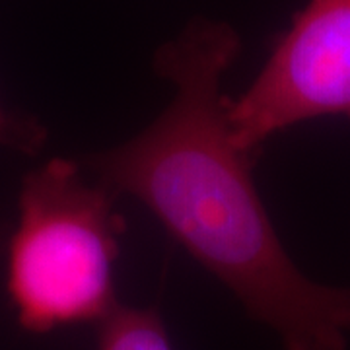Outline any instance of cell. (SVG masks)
<instances>
[{
  "instance_id": "cell-1",
  "label": "cell",
  "mask_w": 350,
  "mask_h": 350,
  "mask_svg": "<svg viewBox=\"0 0 350 350\" xmlns=\"http://www.w3.org/2000/svg\"><path fill=\"white\" fill-rule=\"evenodd\" d=\"M241 51L222 20L195 18L154 55L174 100L123 144L84 167L113 197L131 195L213 273L284 350H347L350 290L310 280L288 257L234 142L222 80Z\"/></svg>"
},
{
  "instance_id": "cell-2",
  "label": "cell",
  "mask_w": 350,
  "mask_h": 350,
  "mask_svg": "<svg viewBox=\"0 0 350 350\" xmlns=\"http://www.w3.org/2000/svg\"><path fill=\"white\" fill-rule=\"evenodd\" d=\"M111 193L70 160L25 175L6 243V292L20 327L51 333L109 317L125 220Z\"/></svg>"
},
{
  "instance_id": "cell-3",
  "label": "cell",
  "mask_w": 350,
  "mask_h": 350,
  "mask_svg": "<svg viewBox=\"0 0 350 350\" xmlns=\"http://www.w3.org/2000/svg\"><path fill=\"white\" fill-rule=\"evenodd\" d=\"M317 117L350 119V0H310L228 105L234 142L251 158L276 133Z\"/></svg>"
},
{
  "instance_id": "cell-4",
  "label": "cell",
  "mask_w": 350,
  "mask_h": 350,
  "mask_svg": "<svg viewBox=\"0 0 350 350\" xmlns=\"http://www.w3.org/2000/svg\"><path fill=\"white\" fill-rule=\"evenodd\" d=\"M100 350H174L156 310L119 306L100 323Z\"/></svg>"
},
{
  "instance_id": "cell-5",
  "label": "cell",
  "mask_w": 350,
  "mask_h": 350,
  "mask_svg": "<svg viewBox=\"0 0 350 350\" xmlns=\"http://www.w3.org/2000/svg\"><path fill=\"white\" fill-rule=\"evenodd\" d=\"M47 140V131L36 117L10 111L0 101V144L22 154H38Z\"/></svg>"
},
{
  "instance_id": "cell-6",
  "label": "cell",
  "mask_w": 350,
  "mask_h": 350,
  "mask_svg": "<svg viewBox=\"0 0 350 350\" xmlns=\"http://www.w3.org/2000/svg\"><path fill=\"white\" fill-rule=\"evenodd\" d=\"M4 250V234H2V230H0V253Z\"/></svg>"
}]
</instances>
